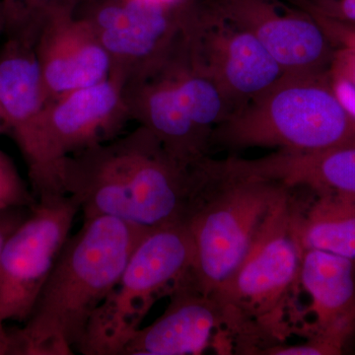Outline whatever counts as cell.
<instances>
[{
	"instance_id": "8fae6325",
	"label": "cell",
	"mask_w": 355,
	"mask_h": 355,
	"mask_svg": "<svg viewBox=\"0 0 355 355\" xmlns=\"http://www.w3.org/2000/svg\"><path fill=\"white\" fill-rule=\"evenodd\" d=\"M191 0H80L76 15L87 22L113 62L112 73L130 77L170 55Z\"/></svg>"
},
{
	"instance_id": "5bb4252c",
	"label": "cell",
	"mask_w": 355,
	"mask_h": 355,
	"mask_svg": "<svg viewBox=\"0 0 355 355\" xmlns=\"http://www.w3.org/2000/svg\"><path fill=\"white\" fill-rule=\"evenodd\" d=\"M50 102L111 76V57L87 22L73 15L46 23L35 44Z\"/></svg>"
},
{
	"instance_id": "cb8c5ba5",
	"label": "cell",
	"mask_w": 355,
	"mask_h": 355,
	"mask_svg": "<svg viewBox=\"0 0 355 355\" xmlns=\"http://www.w3.org/2000/svg\"><path fill=\"white\" fill-rule=\"evenodd\" d=\"M4 321L0 316V355H14V343L10 330L4 327Z\"/></svg>"
},
{
	"instance_id": "2e32d148",
	"label": "cell",
	"mask_w": 355,
	"mask_h": 355,
	"mask_svg": "<svg viewBox=\"0 0 355 355\" xmlns=\"http://www.w3.org/2000/svg\"><path fill=\"white\" fill-rule=\"evenodd\" d=\"M235 171L279 182L288 188L355 195V142L318 151H277L265 157L230 159Z\"/></svg>"
},
{
	"instance_id": "4fadbf2b",
	"label": "cell",
	"mask_w": 355,
	"mask_h": 355,
	"mask_svg": "<svg viewBox=\"0 0 355 355\" xmlns=\"http://www.w3.org/2000/svg\"><path fill=\"white\" fill-rule=\"evenodd\" d=\"M163 314L140 328L125 345L123 355H197L216 347L225 336L220 307L203 292L193 272L169 295Z\"/></svg>"
},
{
	"instance_id": "d4e9b609",
	"label": "cell",
	"mask_w": 355,
	"mask_h": 355,
	"mask_svg": "<svg viewBox=\"0 0 355 355\" xmlns=\"http://www.w3.org/2000/svg\"><path fill=\"white\" fill-rule=\"evenodd\" d=\"M6 0H0V35L4 34L6 19H4V9H6Z\"/></svg>"
},
{
	"instance_id": "52a82bcc",
	"label": "cell",
	"mask_w": 355,
	"mask_h": 355,
	"mask_svg": "<svg viewBox=\"0 0 355 355\" xmlns=\"http://www.w3.org/2000/svg\"><path fill=\"white\" fill-rule=\"evenodd\" d=\"M190 229L181 220L147 233L121 277L95 311L76 352L123 355L154 304L193 272Z\"/></svg>"
},
{
	"instance_id": "3957f363",
	"label": "cell",
	"mask_w": 355,
	"mask_h": 355,
	"mask_svg": "<svg viewBox=\"0 0 355 355\" xmlns=\"http://www.w3.org/2000/svg\"><path fill=\"white\" fill-rule=\"evenodd\" d=\"M289 188L261 227L231 279L212 296L220 307L223 329L243 354H261L302 331L297 307L302 251L291 227Z\"/></svg>"
},
{
	"instance_id": "603a6c76",
	"label": "cell",
	"mask_w": 355,
	"mask_h": 355,
	"mask_svg": "<svg viewBox=\"0 0 355 355\" xmlns=\"http://www.w3.org/2000/svg\"><path fill=\"white\" fill-rule=\"evenodd\" d=\"M331 86L343 107L355 119V87L340 77L331 76Z\"/></svg>"
},
{
	"instance_id": "30bf717a",
	"label": "cell",
	"mask_w": 355,
	"mask_h": 355,
	"mask_svg": "<svg viewBox=\"0 0 355 355\" xmlns=\"http://www.w3.org/2000/svg\"><path fill=\"white\" fill-rule=\"evenodd\" d=\"M78 203L65 193L37 198L0 254V316L24 324L69 239Z\"/></svg>"
},
{
	"instance_id": "4316f807",
	"label": "cell",
	"mask_w": 355,
	"mask_h": 355,
	"mask_svg": "<svg viewBox=\"0 0 355 355\" xmlns=\"http://www.w3.org/2000/svg\"><path fill=\"white\" fill-rule=\"evenodd\" d=\"M160 1L165 2V3L174 4L182 1V0H160Z\"/></svg>"
},
{
	"instance_id": "44dd1931",
	"label": "cell",
	"mask_w": 355,
	"mask_h": 355,
	"mask_svg": "<svg viewBox=\"0 0 355 355\" xmlns=\"http://www.w3.org/2000/svg\"><path fill=\"white\" fill-rule=\"evenodd\" d=\"M330 73L347 81L355 87V46H336Z\"/></svg>"
},
{
	"instance_id": "e0dca14e",
	"label": "cell",
	"mask_w": 355,
	"mask_h": 355,
	"mask_svg": "<svg viewBox=\"0 0 355 355\" xmlns=\"http://www.w3.org/2000/svg\"><path fill=\"white\" fill-rule=\"evenodd\" d=\"M312 193L304 205L291 196V227L301 251L319 250L355 263V195Z\"/></svg>"
},
{
	"instance_id": "484cf974",
	"label": "cell",
	"mask_w": 355,
	"mask_h": 355,
	"mask_svg": "<svg viewBox=\"0 0 355 355\" xmlns=\"http://www.w3.org/2000/svg\"><path fill=\"white\" fill-rule=\"evenodd\" d=\"M0 133H6V121H4L1 108H0Z\"/></svg>"
},
{
	"instance_id": "ba28073f",
	"label": "cell",
	"mask_w": 355,
	"mask_h": 355,
	"mask_svg": "<svg viewBox=\"0 0 355 355\" xmlns=\"http://www.w3.org/2000/svg\"><path fill=\"white\" fill-rule=\"evenodd\" d=\"M125 79L102 83L49 102L31 144L22 153L36 198L58 193L57 172L67 156L116 139L130 120Z\"/></svg>"
},
{
	"instance_id": "5b68a950",
	"label": "cell",
	"mask_w": 355,
	"mask_h": 355,
	"mask_svg": "<svg viewBox=\"0 0 355 355\" xmlns=\"http://www.w3.org/2000/svg\"><path fill=\"white\" fill-rule=\"evenodd\" d=\"M355 142V119L331 86L330 71L286 74L214 130V147L311 153Z\"/></svg>"
},
{
	"instance_id": "7c38bea8",
	"label": "cell",
	"mask_w": 355,
	"mask_h": 355,
	"mask_svg": "<svg viewBox=\"0 0 355 355\" xmlns=\"http://www.w3.org/2000/svg\"><path fill=\"white\" fill-rule=\"evenodd\" d=\"M258 40L287 74L330 71L336 44L310 12L288 0H207Z\"/></svg>"
},
{
	"instance_id": "7402d4cb",
	"label": "cell",
	"mask_w": 355,
	"mask_h": 355,
	"mask_svg": "<svg viewBox=\"0 0 355 355\" xmlns=\"http://www.w3.org/2000/svg\"><path fill=\"white\" fill-rule=\"evenodd\" d=\"M31 207H11L0 210V254L7 238L24 220Z\"/></svg>"
},
{
	"instance_id": "d6986e66",
	"label": "cell",
	"mask_w": 355,
	"mask_h": 355,
	"mask_svg": "<svg viewBox=\"0 0 355 355\" xmlns=\"http://www.w3.org/2000/svg\"><path fill=\"white\" fill-rule=\"evenodd\" d=\"M289 1L331 19L355 24V0H289Z\"/></svg>"
},
{
	"instance_id": "8992f818",
	"label": "cell",
	"mask_w": 355,
	"mask_h": 355,
	"mask_svg": "<svg viewBox=\"0 0 355 355\" xmlns=\"http://www.w3.org/2000/svg\"><path fill=\"white\" fill-rule=\"evenodd\" d=\"M130 120L153 133L188 166L209 157L214 130L231 114L220 89L175 44L160 64L125 83Z\"/></svg>"
},
{
	"instance_id": "6da1fadb",
	"label": "cell",
	"mask_w": 355,
	"mask_h": 355,
	"mask_svg": "<svg viewBox=\"0 0 355 355\" xmlns=\"http://www.w3.org/2000/svg\"><path fill=\"white\" fill-rule=\"evenodd\" d=\"M195 167L178 160L139 125L125 137L65 157L57 186L76 200L83 217L111 216L153 231L184 220Z\"/></svg>"
},
{
	"instance_id": "7a4b0ae2",
	"label": "cell",
	"mask_w": 355,
	"mask_h": 355,
	"mask_svg": "<svg viewBox=\"0 0 355 355\" xmlns=\"http://www.w3.org/2000/svg\"><path fill=\"white\" fill-rule=\"evenodd\" d=\"M148 232L114 217H84L24 326L10 330L14 355L74 354L91 317Z\"/></svg>"
},
{
	"instance_id": "9a60e30c",
	"label": "cell",
	"mask_w": 355,
	"mask_h": 355,
	"mask_svg": "<svg viewBox=\"0 0 355 355\" xmlns=\"http://www.w3.org/2000/svg\"><path fill=\"white\" fill-rule=\"evenodd\" d=\"M300 284L311 298L307 312L314 316L302 333L342 354L355 334L354 261L328 252L305 250Z\"/></svg>"
},
{
	"instance_id": "ffe728a7",
	"label": "cell",
	"mask_w": 355,
	"mask_h": 355,
	"mask_svg": "<svg viewBox=\"0 0 355 355\" xmlns=\"http://www.w3.org/2000/svg\"><path fill=\"white\" fill-rule=\"evenodd\" d=\"M306 10L309 11L315 19L322 25L336 46H355V24L331 19L309 9Z\"/></svg>"
},
{
	"instance_id": "ac0fdd59",
	"label": "cell",
	"mask_w": 355,
	"mask_h": 355,
	"mask_svg": "<svg viewBox=\"0 0 355 355\" xmlns=\"http://www.w3.org/2000/svg\"><path fill=\"white\" fill-rule=\"evenodd\" d=\"M37 198L18 172L17 167L0 149V210L11 207H31Z\"/></svg>"
},
{
	"instance_id": "9c48e42d",
	"label": "cell",
	"mask_w": 355,
	"mask_h": 355,
	"mask_svg": "<svg viewBox=\"0 0 355 355\" xmlns=\"http://www.w3.org/2000/svg\"><path fill=\"white\" fill-rule=\"evenodd\" d=\"M179 44L191 64L220 89L232 114L287 74L253 35L207 0H191Z\"/></svg>"
},
{
	"instance_id": "277c9868",
	"label": "cell",
	"mask_w": 355,
	"mask_h": 355,
	"mask_svg": "<svg viewBox=\"0 0 355 355\" xmlns=\"http://www.w3.org/2000/svg\"><path fill=\"white\" fill-rule=\"evenodd\" d=\"M195 186L184 220L193 244V275L214 296L246 258L288 187L233 171L223 160L196 166Z\"/></svg>"
}]
</instances>
